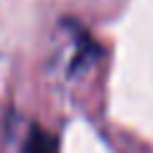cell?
Segmentation results:
<instances>
[{"label":"cell","instance_id":"obj_1","mask_svg":"<svg viewBox=\"0 0 153 153\" xmlns=\"http://www.w3.org/2000/svg\"><path fill=\"white\" fill-rule=\"evenodd\" d=\"M28 151H31V153H56V151H54V143H51L46 135H38V133L33 135L31 148H28Z\"/></svg>","mask_w":153,"mask_h":153}]
</instances>
